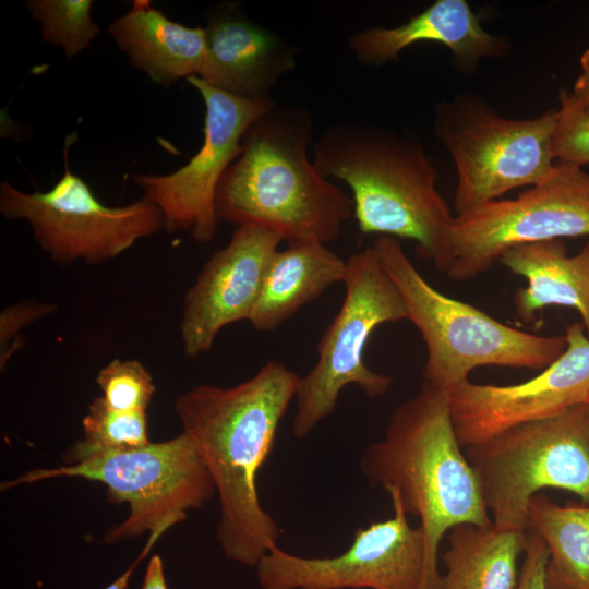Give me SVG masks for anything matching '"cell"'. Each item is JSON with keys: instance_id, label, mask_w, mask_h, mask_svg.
Here are the masks:
<instances>
[{"instance_id": "6da1fadb", "label": "cell", "mask_w": 589, "mask_h": 589, "mask_svg": "<svg viewBox=\"0 0 589 589\" xmlns=\"http://www.w3.org/2000/svg\"><path fill=\"white\" fill-rule=\"evenodd\" d=\"M300 376L269 361L228 388L197 385L179 395L175 411L208 469L219 498L216 538L224 556L255 567L281 529L260 502L259 471L272 452L279 423Z\"/></svg>"}, {"instance_id": "7a4b0ae2", "label": "cell", "mask_w": 589, "mask_h": 589, "mask_svg": "<svg viewBox=\"0 0 589 589\" xmlns=\"http://www.w3.org/2000/svg\"><path fill=\"white\" fill-rule=\"evenodd\" d=\"M453 426L448 392L423 382L396 407L384 437L360 458L371 486L395 494L406 514L418 516L426 541L430 589H443L438 548L455 526L491 527L478 478Z\"/></svg>"}, {"instance_id": "3957f363", "label": "cell", "mask_w": 589, "mask_h": 589, "mask_svg": "<svg viewBox=\"0 0 589 589\" xmlns=\"http://www.w3.org/2000/svg\"><path fill=\"white\" fill-rule=\"evenodd\" d=\"M312 129L301 106L275 105L256 120L218 184V218L268 228L288 243L334 241L353 202L309 160Z\"/></svg>"}, {"instance_id": "277c9868", "label": "cell", "mask_w": 589, "mask_h": 589, "mask_svg": "<svg viewBox=\"0 0 589 589\" xmlns=\"http://www.w3.org/2000/svg\"><path fill=\"white\" fill-rule=\"evenodd\" d=\"M313 164L323 177L348 184L362 233L409 239L437 269L448 271L455 215L437 191V170L416 136L340 123L315 143Z\"/></svg>"}, {"instance_id": "5b68a950", "label": "cell", "mask_w": 589, "mask_h": 589, "mask_svg": "<svg viewBox=\"0 0 589 589\" xmlns=\"http://www.w3.org/2000/svg\"><path fill=\"white\" fill-rule=\"evenodd\" d=\"M373 248L404 298L408 321L425 342L423 382L448 392L468 381L470 372L478 366L541 371L565 351V335L524 332L436 290L419 273L396 238L378 236Z\"/></svg>"}, {"instance_id": "8992f818", "label": "cell", "mask_w": 589, "mask_h": 589, "mask_svg": "<svg viewBox=\"0 0 589 589\" xmlns=\"http://www.w3.org/2000/svg\"><path fill=\"white\" fill-rule=\"evenodd\" d=\"M464 449L497 529L528 531L529 502L544 489L589 504V402Z\"/></svg>"}, {"instance_id": "52a82bcc", "label": "cell", "mask_w": 589, "mask_h": 589, "mask_svg": "<svg viewBox=\"0 0 589 589\" xmlns=\"http://www.w3.org/2000/svg\"><path fill=\"white\" fill-rule=\"evenodd\" d=\"M556 117L554 109L536 118H506L468 92L438 101L433 132L456 168V215L514 189L544 182L556 164L552 149Z\"/></svg>"}, {"instance_id": "ba28073f", "label": "cell", "mask_w": 589, "mask_h": 589, "mask_svg": "<svg viewBox=\"0 0 589 589\" xmlns=\"http://www.w3.org/2000/svg\"><path fill=\"white\" fill-rule=\"evenodd\" d=\"M101 482L108 500L127 502L129 516L109 529L107 543L131 540L145 532L166 531L202 507L216 493L212 476L184 432L164 442L100 455L75 465L28 470L1 483V491L53 478Z\"/></svg>"}, {"instance_id": "9c48e42d", "label": "cell", "mask_w": 589, "mask_h": 589, "mask_svg": "<svg viewBox=\"0 0 589 589\" xmlns=\"http://www.w3.org/2000/svg\"><path fill=\"white\" fill-rule=\"evenodd\" d=\"M342 304L317 344V361L299 380L292 433L305 438L335 410L340 392L356 384L370 398L390 388L393 378L369 369L364 350L374 329L408 321L404 298L372 247L347 260Z\"/></svg>"}, {"instance_id": "30bf717a", "label": "cell", "mask_w": 589, "mask_h": 589, "mask_svg": "<svg viewBox=\"0 0 589 589\" xmlns=\"http://www.w3.org/2000/svg\"><path fill=\"white\" fill-rule=\"evenodd\" d=\"M0 213L26 220L38 245L59 264H101L164 229L163 213L144 196L124 206L100 203L87 183L70 171L68 145L64 172L49 191L26 193L2 181Z\"/></svg>"}, {"instance_id": "8fae6325", "label": "cell", "mask_w": 589, "mask_h": 589, "mask_svg": "<svg viewBox=\"0 0 589 589\" xmlns=\"http://www.w3.org/2000/svg\"><path fill=\"white\" fill-rule=\"evenodd\" d=\"M582 236H589V172L556 161L544 182L517 197L455 215L446 275L457 281L473 279L512 248Z\"/></svg>"}, {"instance_id": "7c38bea8", "label": "cell", "mask_w": 589, "mask_h": 589, "mask_svg": "<svg viewBox=\"0 0 589 589\" xmlns=\"http://www.w3.org/2000/svg\"><path fill=\"white\" fill-rule=\"evenodd\" d=\"M393 517L357 529L332 557H304L276 546L255 566L262 589H430L426 541L390 493Z\"/></svg>"}, {"instance_id": "4fadbf2b", "label": "cell", "mask_w": 589, "mask_h": 589, "mask_svg": "<svg viewBox=\"0 0 589 589\" xmlns=\"http://www.w3.org/2000/svg\"><path fill=\"white\" fill-rule=\"evenodd\" d=\"M205 106L204 140L199 152L168 175L135 173L132 180L163 213L167 233L187 232L199 243L216 236L215 197L229 166L242 152L249 128L276 104L248 99L218 89L196 75L187 79Z\"/></svg>"}, {"instance_id": "5bb4252c", "label": "cell", "mask_w": 589, "mask_h": 589, "mask_svg": "<svg viewBox=\"0 0 589 589\" xmlns=\"http://www.w3.org/2000/svg\"><path fill=\"white\" fill-rule=\"evenodd\" d=\"M565 337V351L528 381L492 385L468 380L448 390L453 426L464 448L589 402V338L579 322L566 327Z\"/></svg>"}, {"instance_id": "9a60e30c", "label": "cell", "mask_w": 589, "mask_h": 589, "mask_svg": "<svg viewBox=\"0 0 589 589\" xmlns=\"http://www.w3.org/2000/svg\"><path fill=\"white\" fill-rule=\"evenodd\" d=\"M280 241L268 228L238 226L228 244L211 256L183 300L180 334L187 357L207 352L225 326L249 321Z\"/></svg>"}, {"instance_id": "2e32d148", "label": "cell", "mask_w": 589, "mask_h": 589, "mask_svg": "<svg viewBox=\"0 0 589 589\" xmlns=\"http://www.w3.org/2000/svg\"><path fill=\"white\" fill-rule=\"evenodd\" d=\"M205 20V56L196 76L238 97L272 99L278 80L296 68L297 49L235 2L212 8Z\"/></svg>"}, {"instance_id": "e0dca14e", "label": "cell", "mask_w": 589, "mask_h": 589, "mask_svg": "<svg viewBox=\"0 0 589 589\" xmlns=\"http://www.w3.org/2000/svg\"><path fill=\"white\" fill-rule=\"evenodd\" d=\"M433 41L445 45L459 71L471 73L485 58H503L509 41L483 28L465 0H437L396 27L375 26L349 39L356 58L365 65H383L396 60L409 46Z\"/></svg>"}, {"instance_id": "ac0fdd59", "label": "cell", "mask_w": 589, "mask_h": 589, "mask_svg": "<svg viewBox=\"0 0 589 589\" xmlns=\"http://www.w3.org/2000/svg\"><path fill=\"white\" fill-rule=\"evenodd\" d=\"M108 33L130 64L153 83L169 86L200 73L206 48L204 27L171 21L148 0H133L130 11L117 17Z\"/></svg>"}, {"instance_id": "d6986e66", "label": "cell", "mask_w": 589, "mask_h": 589, "mask_svg": "<svg viewBox=\"0 0 589 589\" xmlns=\"http://www.w3.org/2000/svg\"><path fill=\"white\" fill-rule=\"evenodd\" d=\"M500 262L527 280L514 294L520 322H536L546 306H569L580 314L589 338V241L575 255L561 239L524 244L507 250Z\"/></svg>"}, {"instance_id": "ffe728a7", "label": "cell", "mask_w": 589, "mask_h": 589, "mask_svg": "<svg viewBox=\"0 0 589 589\" xmlns=\"http://www.w3.org/2000/svg\"><path fill=\"white\" fill-rule=\"evenodd\" d=\"M346 268L347 261L324 243H288L271 259L249 322L262 332L278 328L329 287L344 283Z\"/></svg>"}, {"instance_id": "44dd1931", "label": "cell", "mask_w": 589, "mask_h": 589, "mask_svg": "<svg viewBox=\"0 0 589 589\" xmlns=\"http://www.w3.org/2000/svg\"><path fill=\"white\" fill-rule=\"evenodd\" d=\"M446 534L443 589H516L517 560L528 545V531L460 524Z\"/></svg>"}, {"instance_id": "7402d4cb", "label": "cell", "mask_w": 589, "mask_h": 589, "mask_svg": "<svg viewBox=\"0 0 589 589\" xmlns=\"http://www.w3.org/2000/svg\"><path fill=\"white\" fill-rule=\"evenodd\" d=\"M527 530L548 550V589H589V504L561 505L538 493L528 505Z\"/></svg>"}, {"instance_id": "603a6c76", "label": "cell", "mask_w": 589, "mask_h": 589, "mask_svg": "<svg viewBox=\"0 0 589 589\" xmlns=\"http://www.w3.org/2000/svg\"><path fill=\"white\" fill-rule=\"evenodd\" d=\"M84 438L64 454L65 465H75L108 453L141 448L151 442L145 411H121L96 397L82 420Z\"/></svg>"}, {"instance_id": "cb8c5ba5", "label": "cell", "mask_w": 589, "mask_h": 589, "mask_svg": "<svg viewBox=\"0 0 589 589\" xmlns=\"http://www.w3.org/2000/svg\"><path fill=\"white\" fill-rule=\"evenodd\" d=\"M91 0H29L25 7L40 24L45 43L61 48L68 60L91 47L100 34L92 19Z\"/></svg>"}, {"instance_id": "d4e9b609", "label": "cell", "mask_w": 589, "mask_h": 589, "mask_svg": "<svg viewBox=\"0 0 589 589\" xmlns=\"http://www.w3.org/2000/svg\"><path fill=\"white\" fill-rule=\"evenodd\" d=\"M105 402L121 411H145L155 393L153 377L137 360L113 359L97 374Z\"/></svg>"}, {"instance_id": "484cf974", "label": "cell", "mask_w": 589, "mask_h": 589, "mask_svg": "<svg viewBox=\"0 0 589 589\" xmlns=\"http://www.w3.org/2000/svg\"><path fill=\"white\" fill-rule=\"evenodd\" d=\"M558 101L552 142L554 158L584 168L589 165V110L563 88Z\"/></svg>"}, {"instance_id": "4316f807", "label": "cell", "mask_w": 589, "mask_h": 589, "mask_svg": "<svg viewBox=\"0 0 589 589\" xmlns=\"http://www.w3.org/2000/svg\"><path fill=\"white\" fill-rule=\"evenodd\" d=\"M57 305L34 299L13 303L0 313V369L3 372L10 359L23 345L22 330L36 321L53 313Z\"/></svg>"}, {"instance_id": "83f0119b", "label": "cell", "mask_w": 589, "mask_h": 589, "mask_svg": "<svg viewBox=\"0 0 589 589\" xmlns=\"http://www.w3.org/2000/svg\"><path fill=\"white\" fill-rule=\"evenodd\" d=\"M528 532L529 541L524 553L525 560L516 589H548L545 584L546 546L538 536Z\"/></svg>"}, {"instance_id": "f1b7e54d", "label": "cell", "mask_w": 589, "mask_h": 589, "mask_svg": "<svg viewBox=\"0 0 589 589\" xmlns=\"http://www.w3.org/2000/svg\"><path fill=\"white\" fill-rule=\"evenodd\" d=\"M570 94L589 110V48L580 57V73L574 83Z\"/></svg>"}, {"instance_id": "f546056e", "label": "cell", "mask_w": 589, "mask_h": 589, "mask_svg": "<svg viewBox=\"0 0 589 589\" xmlns=\"http://www.w3.org/2000/svg\"><path fill=\"white\" fill-rule=\"evenodd\" d=\"M140 589H168L163 560L159 555L154 554L146 566L143 584Z\"/></svg>"}, {"instance_id": "4dcf8cb0", "label": "cell", "mask_w": 589, "mask_h": 589, "mask_svg": "<svg viewBox=\"0 0 589 589\" xmlns=\"http://www.w3.org/2000/svg\"><path fill=\"white\" fill-rule=\"evenodd\" d=\"M163 533V531H156L151 533L148 541L146 542L141 553L133 561V563L116 580H113L104 589H127L129 587L130 579L134 569L136 568L139 563L148 554L156 540H158Z\"/></svg>"}]
</instances>
